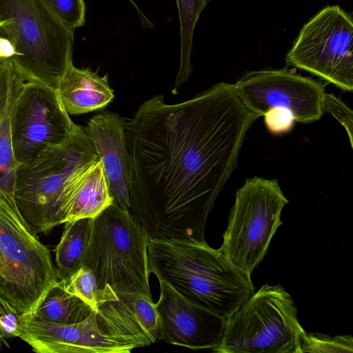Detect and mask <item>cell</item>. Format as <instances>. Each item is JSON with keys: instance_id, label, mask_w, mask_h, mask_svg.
<instances>
[{"instance_id": "cell-18", "label": "cell", "mask_w": 353, "mask_h": 353, "mask_svg": "<svg viewBox=\"0 0 353 353\" xmlns=\"http://www.w3.org/2000/svg\"><path fill=\"white\" fill-rule=\"evenodd\" d=\"M61 238L55 248V262L59 280H68L81 268L88 245L92 219L67 221Z\"/></svg>"}, {"instance_id": "cell-4", "label": "cell", "mask_w": 353, "mask_h": 353, "mask_svg": "<svg viewBox=\"0 0 353 353\" xmlns=\"http://www.w3.org/2000/svg\"><path fill=\"white\" fill-rule=\"evenodd\" d=\"M98 159L86 128L77 125L65 142L17 166L15 201L32 232L46 234L66 222L74 183Z\"/></svg>"}, {"instance_id": "cell-30", "label": "cell", "mask_w": 353, "mask_h": 353, "mask_svg": "<svg viewBox=\"0 0 353 353\" xmlns=\"http://www.w3.org/2000/svg\"><path fill=\"white\" fill-rule=\"evenodd\" d=\"M6 22V20H4V19H0V28H1V27H2L3 25H5ZM3 60H4V59H1V58H0V63H1Z\"/></svg>"}, {"instance_id": "cell-10", "label": "cell", "mask_w": 353, "mask_h": 353, "mask_svg": "<svg viewBox=\"0 0 353 353\" xmlns=\"http://www.w3.org/2000/svg\"><path fill=\"white\" fill-rule=\"evenodd\" d=\"M287 66L353 90V20L338 5L319 10L301 29L285 57Z\"/></svg>"}, {"instance_id": "cell-14", "label": "cell", "mask_w": 353, "mask_h": 353, "mask_svg": "<svg viewBox=\"0 0 353 353\" xmlns=\"http://www.w3.org/2000/svg\"><path fill=\"white\" fill-rule=\"evenodd\" d=\"M126 122L118 114L103 112L94 116L85 128L102 164L112 203L130 211Z\"/></svg>"}, {"instance_id": "cell-28", "label": "cell", "mask_w": 353, "mask_h": 353, "mask_svg": "<svg viewBox=\"0 0 353 353\" xmlns=\"http://www.w3.org/2000/svg\"><path fill=\"white\" fill-rule=\"evenodd\" d=\"M3 345H6L8 347H9L6 339L0 334V351L1 350Z\"/></svg>"}, {"instance_id": "cell-11", "label": "cell", "mask_w": 353, "mask_h": 353, "mask_svg": "<svg viewBox=\"0 0 353 353\" xmlns=\"http://www.w3.org/2000/svg\"><path fill=\"white\" fill-rule=\"evenodd\" d=\"M77 125L64 109L56 88L23 79L15 90L10 108L17 166L65 142Z\"/></svg>"}, {"instance_id": "cell-22", "label": "cell", "mask_w": 353, "mask_h": 353, "mask_svg": "<svg viewBox=\"0 0 353 353\" xmlns=\"http://www.w3.org/2000/svg\"><path fill=\"white\" fill-rule=\"evenodd\" d=\"M58 19L74 31L85 22L84 0H46Z\"/></svg>"}, {"instance_id": "cell-13", "label": "cell", "mask_w": 353, "mask_h": 353, "mask_svg": "<svg viewBox=\"0 0 353 353\" xmlns=\"http://www.w3.org/2000/svg\"><path fill=\"white\" fill-rule=\"evenodd\" d=\"M155 303L159 340L192 350L213 349L223 338L225 319L197 306L159 281Z\"/></svg>"}, {"instance_id": "cell-27", "label": "cell", "mask_w": 353, "mask_h": 353, "mask_svg": "<svg viewBox=\"0 0 353 353\" xmlns=\"http://www.w3.org/2000/svg\"><path fill=\"white\" fill-rule=\"evenodd\" d=\"M15 54L16 49L12 41L0 34V58L12 59Z\"/></svg>"}, {"instance_id": "cell-24", "label": "cell", "mask_w": 353, "mask_h": 353, "mask_svg": "<svg viewBox=\"0 0 353 353\" xmlns=\"http://www.w3.org/2000/svg\"><path fill=\"white\" fill-rule=\"evenodd\" d=\"M263 116L268 131L276 135L291 131L296 121L292 112L285 108H272Z\"/></svg>"}, {"instance_id": "cell-20", "label": "cell", "mask_w": 353, "mask_h": 353, "mask_svg": "<svg viewBox=\"0 0 353 353\" xmlns=\"http://www.w3.org/2000/svg\"><path fill=\"white\" fill-rule=\"evenodd\" d=\"M301 353H333L353 352V339L350 335L330 336L305 332L300 340Z\"/></svg>"}, {"instance_id": "cell-6", "label": "cell", "mask_w": 353, "mask_h": 353, "mask_svg": "<svg viewBox=\"0 0 353 353\" xmlns=\"http://www.w3.org/2000/svg\"><path fill=\"white\" fill-rule=\"evenodd\" d=\"M145 230L129 211L112 203L92 219L81 267L93 273L99 290L137 293L152 299Z\"/></svg>"}, {"instance_id": "cell-23", "label": "cell", "mask_w": 353, "mask_h": 353, "mask_svg": "<svg viewBox=\"0 0 353 353\" xmlns=\"http://www.w3.org/2000/svg\"><path fill=\"white\" fill-rule=\"evenodd\" d=\"M324 112L330 113L345 128L351 147H353V112L339 98L332 93L325 92L323 98Z\"/></svg>"}, {"instance_id": "cell-15", "label": "cell", "mask_w": 353, "mask_h": 353, "mask_svg": "<svg viewBox=\"0 0 353 353\" xmlns=\"http://www.w3.org/2000/svg\"><path fill=\"white\" fill-rule=\"evenodd\" d=\"M57 89L68 114H81L106 106L114 98L108 76L99 77L89 69H79L70 63Z\"/></svg>"}, {"instance_id": "cell-2", "label": "cell", "mask_w": 353, "mask_h": 353, "mask_svg": "<svg viewBox=\"0 0 353 353\" xmlns=\"http://www.w3.org/2000/svg\"><path fill=\"white\" fill-rule=\"evenodd\" d=\"M149 272L188 301L227 319L254 292L250 276L221 248L181 240L148 243Z\"/></svg>"}, {"instance_id": "cell-29", "label": "cell", "mask_w": 353, "mask_h": 353, "mask_svg": "<svg viewBox=\"0 0 353 353\" xmlns=\"http://www.w3.org/2000/svg\"><path fill=\"white\" fill-rule=\"evenodd\" d=\"M130 1V3L132 4V6L136 8L137 10V12L139 13V14H141V12L139 10V8L137 7V6L136 5L135 2L133 1V0H128Z\"/></svg>"}, {"instance_id": "cell-21", "label": "cell", "mask_w": 353, "mask_h": 353, "mask_svg": "<svg viewBox=\"0 0 353 353\" xmlns=\"http://www.w3.org/2000/svg\"><path fill=\"white\" fill-rule=\"evenodd\" d=\"M64 281L68 292L82 299L93 309L97 307L100 290L97 288L92 272L88 268L85 266L80 268Z\"/></svg>"}, {"instance_id": "cell-8", "label": "cell", "mask_w": 353, "mask_h": 353, "mask_svg": "<svg viewBox=\"0 0 353 353\" xmlns=\"http://www.w3.org/2000/svg\"><path fill=\"white\" fill-rule=\"evenodd\" d=\"M59 280L49 250L0 196V296L31 316Z\"/></svg>"}, {"instance_id": "cell-1", "label": "cell", "mask_w": 353, "mask_h": 353, "mask_svg": "<svg viewBox=\"0 0 353 353\" xmlns=\"http://www.w3.org/2000/svg\"><path fill=\"white\" fill-rule=\"evenodd\" d=\"M259 117L224 82L179 103L154 95L139 106L125 125L129 212L150 240L207 243L209 213Z\"/></svg>"}, {"instance_id": "cell-26", "label": "cell", "mask_w": 353, "mask_h": 353, "mask_svg": "<svg viewBox=\"0 0 353 353\" xmlns=\"http://www.w3.org/2000/svg\"><path fill=\"white\" fill-rule=\"evenodd\" d=\"M19 75L10 59H6L0 63V117L11 88Z\"/></svg>"}, {"instance_id": "cell-12", "label": "cell", "mask_w": 353, "mask_h": 353, "mask_svg": "<svg viewBox=\"0 0 353 353\" xmlns=\"http://www.w3.org/2000/svg\"><path fill=\"white\" fill-rule=\"evenodd\" d=\"M233 86L245 106L259 117L272 108H285L296 121L310 123L324 113V85L286 68L249 72Z\"/></svg>"}, {"instance_id": "cell-25", "label": "cell", "mask_w": 353, "mask_h": 353, "mask_svg": "<svg viewBox=\"0 0 353 353\" xmlns=\"http://www.w3.org/2000/svg\"><path fill=\"white\" fill-rule=\"evenodd\" d=\"M21 316L0 296V334L5 339L19 337Z\"/></svg>"}, {"instance_id": "cell-16", "label": "cell", "mask_w": 353, "mask_h": 353, "mask_svg": "<svg viewBox=\"0 0 353 353\" xmlns=\"http://www.w3.org/2000/svg\"><path fill=\"white\" fill-rule=\"evenodd\" d=\"M112 203L102 164L98 159L76 179L68 201L66 222L92 219Z\"/></svg>"}, {"instance_id": "cell-17", "label": "cell", "mask_w": 353, "mask_h": 353, "mask_svg": "<svg viewBox=\"0 0 353 353\" xmlns=\"http://www.w3.org/2000/svg\"><path fill=\"white\" fill-rule=\"evenodd\" d=\"M94 310L68 292L64 281L59 280L47 292L33 316L51 323L72 325L85 320Z\"/></svg>"}, {"instance_id": "cell-19", "label": "cell", "mask_w": 353, "mask_h": 353, "mask_svg": "<svg viewBox=\"0 0 353 353\" xmlns=\"http://www.w3.org/2000/svg\"><path fill=\"white\" fill-rule=\"evenodd\" d=\"M23 79L19 75L14 82L0 117V196L6 201L18 218L23 219L15 201L17 163L14 157L10 128V108L15 90Z\"/></svg>"}, {"instance_id": "cell-3", "label": "cell", "mask_w": 353, "mask_h": 353, "mask_svg": "<svg viewBox=\"0 0 353 353\" xmlns=\"http://www.w3.org/2000/svg\"><path fill=\"white\" fill-rule=\"evenodd\" d=\"M139 294L100 290L97 307L76 324L21 316L19 338L39 353H129L149 346L157 340L137 313Z\"/></svg>"}, {"instance_id": "cell-5", "label": "cell", "mask_w": 353, "mask_h": 353, "mask_svg": "<svg viewBox=\"0 0 353 353\" xmlns=\"http://www.w3.org/2000/svg\"><path fill=\"white\" fill-rule=\"evenodd\" d=\"M0 34L13 43L11 59L25 81L57 88L72 62L74 33L54 14L46 0H0Z\"/></svg>"}, {"instance_id": "cell-9", "label": "cell", "mask_w": 353, "mask_h": 353, "mask_svg": "<svg viewBox=\"0 0 353 353\" xmlns=\"http://www.w3.org/2000/svg\"><path fill=\"white\" fill-rule=\"evenodd\" d=\"M288 203L276 179L254 176L236 191L220 248L243 274L250 276L263 259Z\"/></svg>"}, {"instance_id": "cell-7", "label": "cell", "mask_w": 353, "mask_h": 353, "mask_svg": "<svg viewBox=\"0 0 353 353\" xmlns=\"http://www.w3.org/2000/svg\"><path fill=\"white\" fill-rule=\"evenodd\" d=\"M291 296L279 285L265 284L225 319L217 353H301L305 332Z\"/></svg>"}]
</instances>
